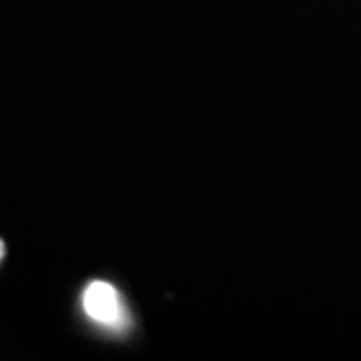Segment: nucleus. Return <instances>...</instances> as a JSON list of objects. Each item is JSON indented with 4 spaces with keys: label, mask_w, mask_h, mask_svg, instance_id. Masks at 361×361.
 Wrapping results in <instances>:
<instances>
[{
    "label": "nucleus",
    "mask_w": 361,
    "mask_h": 361,
    "mask_svg": "<svg viewBox=\"0 0 361 361\" xmlns=\"http://www.w3.org/2000/svg\"><path fill=\"white\" fill-rule=\"evenodd\" d=\"M2 257H4V241L0 239V261H2Z\"/></svg>",
    "instance_id": "obj_2"
},
{
    "label": "nucleus",
    "mask_w": 361,
    "mask_h": 361,
    "mask_svg": "<svg viewBox=\"0 0 361 361\" xmlns=\"http://www.w3.org/2000/svg\"><path fill=\"white\" fill-rule=\"evenodd\" d=\"M82 310L101 327L121 334L129 327V311L115 285L92 281L82 293Z\"/></svg>",
    "instance_id": "obj_1"
}]
</instances>
